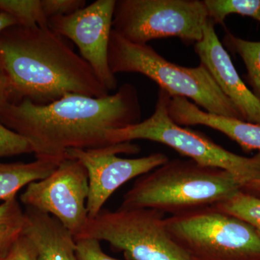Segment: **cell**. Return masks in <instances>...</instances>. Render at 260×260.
Wrapping results in <instances>:
<instances>
[{
	"label": "cell",
	"mask_w": 260,
	"mask_h": 260,
	"mask_svg": "<svg viewBox=\"0 0 260 260\" xmlns=\"http://www.w3.org/2000/svg\"><path fill=\"white\" fill-rule=\"evenodd\" d=\"M59 164L52 160L37 159L30 162H0V200L17 198L24 186L51 175Z\"/></svg>",
	"instance_id": "9a60e30c"
},
{
	"label": "cell",
	"mask_w": 260,
	"mask_h": 260,
	"mask_svg": "<svg viewBox=\"0 0 260 260\" xmlns=\"http://www.w3.org/2000/svg\"><path fill=\"white\" fill-rule=\"evenodd\" d=\"M108 61L114 75L139 73L153 80L172 98H186L205 112L243 120L203 64L186 68L174 64L148 44L130 42L113 29Z\"/></svg>",
	"instance_id": "277c9868"
},
{
	"label": "cell",
	"mask_w": 260,
	"mask_h": 260,
	"mask_svg": "<svg viewBox=\"0 0 260 260\" xmlns=\"http://www.w3.org/2000/svg\"><path fill=\"white\" fill-rule=\"evenodd\" d=\"M214 25L208 19L203 28V39L194 44L200 64L209 72L219 88L234 104L243 120L260 124V101L239 76L230 55L219 40Z\"/></svg>",
	"instance_id": "7c38bea8"
},
{
	"label": "cell",
	"mask_w": 260,
	"mask_h": 260,
	"mask_svg": "<svg viewBox=\"0 0 260 260\" xmlns=\"http://www.w3.org/2000/svg\"><path fill=\"white\" fill-rule=\"evenodd\" d=\"M164 215L152 209L103 208L75 239L104 241L126 260H191L169 235Z\"/></svg>",
	"instance_id": "52a82bcc"
},
{
	"label": "cell",
	"mask_w": 260,
	"mask_h": 260,
	"mask_svg": "<svg viewBox=\"0 0 260 260\" xmlns=\"http://www.w3.org/2000/svg\"><path fill=\"white\" fill-rule=\"evenodd\" d=\"M2 258H3V257H0V259H2Z\"/></svg>",
	"instance_id": "83f0119b"
},
{
	"label": "cell",
	"mask_w": 260,
	"mask_h": 260,
	"mask_svg": "<svg viewBox=\"0 0 260 260\" xmlns=\"http://www.w3.org/2000/svg\"><path fill=\"white\" fill-rule=\"evenodd\" d=\"M169 114L180 126L203 125L220 132L240 145L243 150L260 152V124L216 115L202 110L186 98L171 97Z\"/></svg>",
	"instance_id": "4fadbf2b"
},
{
	"label": "cell",
	"mask_w": 260,
	"mask_h": 260,
	"mask_svg": "<svg viewBox=\"0 0 260 260\" xmlns=\"http://www.w3.org/2000/svg\"><path fill=\"white\" fill-rule=\"evenodd\" d=\"M76 241V254L78 260H119L106 254L99 241L82 238Z\"/></svg>",
	"instance_id": "603a6c76"
},
{
	"label": "cell",
	"mask_w": 260,
	"mask_h": 260,
	"mask_svg": "<svg viewBox=\"0 0 260 260\" xmlns=\"http://www.w3.org/2000/svg\"><path fill=\"white\" fill-rule=\"evenodd\" d=\"M250 225L260 234V198L239 190L226 201L213 205Z\"/></svg>",
	"instance_id": "ac0fdd59"
},
{
	"label": "cell",
	"mask_w": 260,
	"mask_h": 260,
	"mask_svg": "<svg viewBox=\"0 0 260 260\" xmlns=\"http://www.w3.org/2000/svg\"><path fill=\"white\" fill-rule=\"evenodd\" d=\"M13 103L11 82L0 56V111Z\"/></svg>",
	"instance_id": "d4e9b609"
},
{
	"label": "cell",
	"mask_w": 260,
	"mask_h": 260,
	"mask_svg": "<svg viewBox=\"0 0 260 260\" xmlns=\"http://www.w3.org/2000/svg\"><path fill=\"white\" fill-rule=\"evenodd\" d=\"M22 234L35 246L37 260H78L74 236L49 214L25 208Z\"/></svg>",
	"instance_id": "5bb4252c"
},
{
	"label": "cell",
	"mask_w": 260,
	"mask_h": 260,
	"mask_svg": "<svg viewBox=\"0 0 260 260\" xmlns=\"http://www.w3.org/2000/svg\"><path fill=\"white\" fill-rule=\"evenodd\" d=\"M38 252L34 244L23 234L0 260H37Z\"/></svg>",
	"instance_id": "cb8c5ba5"
},
{
	"label": "cell",
	"mask_w": 260,
	"mask_h": 260,
	"mask_svg": "<svg viewBox=\"0 0 260 260\" xmlns=\"http://www.w3.org/2000/svg\"><path fill=\"white\" fill-rule=\"evenodd\" d=\"M28 153H32L28 140L0 122V158Z\"/></svg>",
	"instance_id": "44dd1931"
},
{
	"label": "cell",
	"mask_w": 260,
	"mask_h": 260,
	"mask_svg": "<svg viewBox=\"0 0 260 260\" xmlns=\"http://www.w3.org/2000/svg\"><path fill=\"white\" fill-rule=\"evenodd\" d=\"M115 3L116 0H97L73 14L53 17L48 22L52 31L76 44L81 57L109 93L118 86L108 61Z\"/></svg>",
	"instance_id": "8fae6325"
},
{
	"label": "cell",
	"mask_w": 260,
	"mask_h": 260,
	"mask_svg": "<svg viewBox=\"0 0 260 260\" xmlns=\"http://www.w3.org/2000/svg\"><path fill=\"white\" fill-rule=\"evenodd\" d=\"M208 19L203 0H116L112 28L136 44L170 37L195 44Z\"/></svg>",
	"instance_id": "ba28073f"
},
{
	"label": "cell",
	"mask_w": 260,
	"mask_h": 260,
	"mask_svg": "<svg viewBox=\"0 0 260 260\" xmlns=\"http://www.w3.org/2000/svg\"><path fill=\"white\" fill-rule=\"evenodd\" d=\"M140 151L139 145L131 142L99 148L70 149L67 151V158L79 160L88 172L89 194L86 207L88 218L95 217L113 193L123 184L169 160V157L162 153L138 158H123L117 155Z\"/></svg>",
	"instance_id": "9c48e42d"
},
{
	"label": "cell",
	"mask_w": 260,
	"mask_h": 260,
	"mask_svg": "<svg viewBox=\"0 0 260 260\" xmlns=\"http://www.w3.org/2000/svg\"><path fill=\"white\" fill-rule=\"evenodd\" d=\"M16 25H19V23L14 17L8 13L0 12V34L5 29Z\"/></svg>",
	"instance_id": "484cf974"
},
{
	"label": "cell",
	"mask_w": 260,
	"mask_h": 260,
	"mask_svg": "<svg viewBox=\"0 0 260 260\" xmlns=\"http://www.w3.org/2000/svg\"><path fill=\"white\" fill-rule=\"evenodd\" d=\"M0 56L11 82L13 103L47 105L68 94H110L88 62L49 27L5 29L0 34Z\"/></svg>",
	"instance_id": "7a4b0ae2"
},
{
	"label": "cell",
	"mask_w": 260,
	"mask_h": 260,
	"mask_svg": "<svg viewBox=\"0 0 260 260\" xmlns=\"http://www.w3.org/2000/svg\"><path fill=\"white\" fill-rule=\"evenodd\" d=\"M241 188L223 169L189 158L172 159L138 177L119 208L155 210L171 216L223 203Z\"/></svg>",
	"instance_id": "3957f363"
},
{
	"label": "cell",
	"mask_w": 260,
	"mask_h": 260,
	"mask_svg": "<svg viewBox=\"0 0 260 260\" xmlns=\"http://www.w3.org/2000/svg\"><path fill=\"white\" fill-rule=\"evenodd\" d=\"M23 225L24 211L17 198L0 204V257L21 235Z\"/></svg>",
	"instance_id": "e0dca14e"
},
{
	"label": "cell",
	"mask_w": 260,
	"mask_h": 260,
	"mask_svg": "<svg viewBox=\"0 0 260 260\" xmlns=\"http://www.w3.org/2000/svg\"><path fill=\"white\" fill-rule=\"evenodd\" d=\"M44 14L48 20L53 17L65 16L83 9L85 0H42Z\"/></svg>",
	"instance_id": "7402d4cb"
},
{
	"label": "cell",
	"mask_w": 260,
	"mask_h": 260,
	"mask_svg": "<svg viewBox=\"0 0 260 260\" xmlns=\"http://www.w3.org/2000/svg\"><path fill=\"white\" fill-rule=\"evenodd\" d=\"M208 18L214 24H223L229 15L249 17L260 23V0H203Z\"/></svg>",
	"instance_id": "d6986e66"
},
{
	"label": "cell",
	"mask_w": 260,
	"mask_h": 260,
	"mask_svg": "<svg viewBox=\"0 0 260 260\" xmlns=\"http://www.w3.org/2000/svg\"><path fill=\"white\" fill-rule=\"evenodd\" d=\"M88 194L86 169L79 160L68 158L49 177L29 184L20 200L25 208L52 215L75 237L88 222Z\"/></svg>",
	"instance_id": "30bf717a"
},
{
	"label": "cell",
	"mask_w": 260,
	"mask_h": 260,
	"mask_svg": "<svg viewBox=\"0 0 260 260\" xmlns=\"http://www.w3.org/2000/svg\"><path fill=\"white\" fill-rule=\"evenodd\" d=\"M141 114L138 90L124 83L105 97L68 94L47 105L8 104L0 111V122L28 140L37 159L60 164L70 149L112 145L107 133L139 123Z\"/></svg>",
	"instance_id": "6da1fadb"
},
{
	"label": "cell",
	"mask_w": 260,
	"mask_h": 260,
	"mask_svg": "<svg viewBox=\"0 0 260 260\" xmlns=\"http://www.w3.org/2000/svg\"><path fill=\"white\" fill-rule=\"evenodd\" d=\"M222 44L225 49L240 56L247 72L246 81L260 101V42L245 40L228 31Z\"/></svg>",
	"instance_id": "2e32d148"
},
{
	"label": "cell",
	"mask_w": 260,
	"mask_h": 260,
	"mask_svg": "<svg viewBox=\"0 0 260 260\" xmlns=\"http://www.w3.org/2000/svg\"><path fill=\"white\" fill-rule=\"evenodd\" d=\"M0 12L14 17L23 26L49 27L42 0H0Z\"/></svg>",
	"instance_id": "ffe728a7"
},
{
	"label": "cell",
	"mask_w": 260,
	"mask_h": 260,
	"mask_svg": "<svg viewBox=\"0 0 260 260\" xmlns=\"http://www.w3.org/2000/svg\"><path fill=\"white\" fill-rule=\"evenodd\" d=\"M171 96L159 89L153 114L143 121L107 133L109 144L146 140L167 145L202 165L219 168L244 186L260 179V152L244 157L229 151L206 135L176 124L169 114Z\"/></svg>",
	"instance_id": "5b68a950"
},
{
	"label": "cell",
	"mask_w": 260,
	"mask_h": 260,
	"mask_svg": "<svg viewBox=\"0 0 260 260\" xmlns=\"http://www.w3.org/2000/svg\"><path fill=\"white\" fill-rule=\"evenodd\" d=\"M173 241L191 260H260V234L210 206L165 218Z\"/></svg>",
	"instance_id": "8992f818"
},
{
	"label": "cell",
	"mask_w": 260,
	"mask_h": 260,
	"mask_svg": "<svg viewBox=\"0 0 260 260\" xmlns=\"http://www.w3.org/2000/svg\"><path fill=\"white\" fill-rule=\"evenodd\" d=\"M241 190L247 193V194L260 198V179L251 181L250 182L244 184L241 188Z\"/></svg>",
	"instance_id": "4316f807"
}]
</instances>
